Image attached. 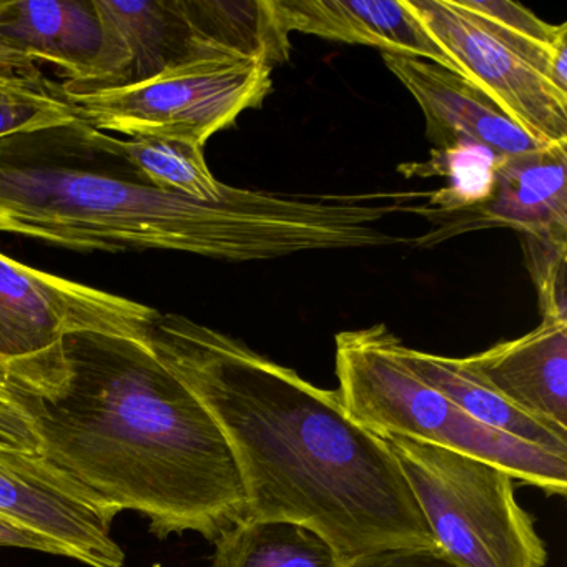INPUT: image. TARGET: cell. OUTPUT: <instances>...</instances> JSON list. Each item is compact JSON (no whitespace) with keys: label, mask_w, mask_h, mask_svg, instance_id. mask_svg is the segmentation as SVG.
Masks as SVG:
<instances>
[{"label":"cell","mask_w":567,"mask_h":567,"mask_svg":"<svg viewBox=\"0 0 567 567\" xmlns=\"http://www.w3.org/2000/svg\"><path fill=\"white\" fill-rule=\"evenodd\" d=\"M148 347L224 431L248 519L301 524L341 563L437 549L386 441L348 416L338 391L181 315L157 313Z\"/></svg>","instance_id":"cell-1"},{"label":"cell","mask_w":567,"mask_h":567,"mask_svg":"<svg viewBox=\"0 0 567 567\" xmlns=\"http://www.w3.org/2000/svg\"><path fill=\"white\" fill-rule=\"evenodd\" d=\"M377 194L291 195L228 185L202 202L152 184L121 141L75 118L0 138V231L78 251L171 250L227 261L388 247Z\"/></svg>","instance_id":"cell-2"},{"label":"cell","mask_w":567,"mask_h":567,"mask_svg":"<svg viewBox=\"0 0 567 567\" xmlns=\"http://www.w3.org/2000/svg\"><path fill=\"white\" fill-rule=\"evenodd\" d=\"M68 377L42 396L18 388L42 454L157 537L205 539L247 519L234 451L207 408L148 344L107 334L65 340Z\"/></svg>","instance_id":"cell-3"},{"label":"cell","mask_w":567,"mask_h":567,"mask_svg":"<svg viewBox=\"0 0 567 567\" xmlns=\"http://www.w3.org/2000/svg\"><path fill=\"white\" fill-rule=\"evenodd\" d=\"M338 394L348 416L377 436H404L486 461L547 496H566L567 457L507 436L424 383L386 324L334 338Z\"/></svg>","instance_id":"cell-4"},{"label":"cell","mask_w":567,"mask_h":567,"mask_svg":"<svg viewBox=\"0 0 567 567\" xmlns=\"http://www.w3.org/2000/svg\"><path fill=\"white\" fill-rule=\"evenodd\" d=\"M381 437V436H380ZM433 533L457 567H544L534 517L501 467L404 436H383Z\"/></svg>","instance_id":"cell-5"},{"label":"cell","mask_w":567,"mask_h":567,"mask_svg":"<svg viewBox=\"0 0 567 567\" xmlns=\"http://www.w3.org/2000/svg\"><path fill=\"white\" fill-rule=\"evenodd\" d=\"M158 311L0 254V368L42 396L68 377L65 340L94 333L148 344Z\"/></svg>","instance_id":"cell-6"},{"label":"cell","mask_w":567,"mask_h":567,"mask_svg":"<svg viewBox=\"0 0 567 567\" xmlns=\"http://www.w3.org/2000/svg\"><path fill=\"white\" fill-rule=\"evenodd\" d=\"M271 62L261 55L215 54L172 65L141 84L64 95L79 121L131 137H171L204 147L271 92Z\"/></svg>","instance_id":"cell-7"},{"label":"cell","mask_w":567,"mask_h":567,"mask_svg":"<svg viewBox=\"0 0 567 567\" xmlns=\"http://www.w3.org/2000/svg\"><path fill=\"white\" fill-rule=\"evenodd\" d=\"M464 79L540 144H567V94L456 0H406Z\"/></svg>","instance_id":"cell-8"},{"label":"cell","mask_w":567,"mask_h":567,"mask_svg":"<svg viewBox=\"0 0 567 567\" xmlns=\"http://www.w3.org/2000/svg\"><path fill=\"white\" fill-rule=\"evenodd\" d=\"M118 509L42 453L0 450V516L92 567H124L112 537Z\"/></svg>","instance_id":"cell-9"},{"label":"cell","mask_w":567,"mask_h":567,"mask_svg":"<svg viewBox=\"0 0 567 567\" xmlns=\"http://www.w3.org/2000/svg\"><path fill=\"white\" fill-rule=\"evenodd\" d=\"M94 6L101 19V51L85 75L59 85L64 95L128 87L192 59L235 54L210 44L195 31L184 0H94Z\"/></svg>","instance_id":"cell-10"},{"label":"cell","mask_w":567,"mask_h":567,"mask_svg":"<svg viewBox=\"0 0 567 567\" xmlns=\"http://www.w3.org/2000/svg\"><path fill=\"white\" fill-rule=\"evenodd\" d=\"M567 144L501 158L493 195L486 204L453 214L427 215L440 225L416 245L481 230L513 228L519 235H567Z\"/></svg>","instance_id":"cell-11"},{"label":"cell","mask_w":567,"mask_h":567,"mask_svg":"<svg viewBox=\"0 0 567 567\" xmlns=\"http://www.w3.org/2000/svg\"><path fill=\"white\" fill-rule=\"evenodd\" d=\"M383 62L423 111L434 151L476 144L506 158L546 147L461 75L423 59L383 54Z\"/></svg>","instance_id":"cell-12"},{"label":"cell","mask_w":567,"mask_h":567,"mask_svg":"<svg viewBox=\"0 0 567 567\" xmlns=\"http://www.w3.org/2000/svg\"><path fill=\"white\" fill-rule=\"evenodd\" d=\"M275 9L287 34L301 32L377 48L383 54L423 59L464 79L460 65L423 28L406 0H275Z\"/></svg>","instance_id":"cell-13"},{"label":"cell","mask_w":567,"mask_h":567,"mask_svg":"<svg viewBox=\"0 0 567 567\" xmlns=\"http://www.w3.org/2000/svg\"><path fill=\"white\" fill-rule=\"evenodd\" d=\"M460 360L527 416L567 431V324L540 321L524 337Z\"/></svg>","instance_id":"cell-14"},{"label":"cell","mask_w":567,"mask_h":567,"mask_svg":"<svg viewBox=\"0 0 567 567\" xmlns=\"http://www.w3.org/2000/svg\"><path fill=\"white\" fill-rule=\"evenodd\" d=\"M0 38L72 82L85 75L101 51V19L94 0L0 2Z\"/></svg>","instance_id":"cell-15"},{"label":"cell","mask_w":567,"mask_h":567,"mask_svg":"<svg viewBox=\"0 0 567 567\" xmlns=\"http://www.w3.org/2000/svg\"><path fill=\"white\" fill-rule=\"evenodd\" d=\"M401 357L417 378L440 391L484 426L543 447L557 456L567 457V431L539 423L507 403L486 384L477 381L461 364L460 358L424 353L408 348L406 344L401 347Z\"/></svg>","instance_id":"cell-16"},{"label":"cell","mask_w":567,"mask_h":567,"mask_svg":"<svg viewBox=\"0 0 567 567\" xmlns=\"http://www.w3.org/2000/svg\"><path fill=\"white\" fill-rule=\"evenodd\" d=\"M333 547L315 530L275 519H244L215 540L214 567H338Z\"/></svg>","instance_id":"cell-17"},{"label":"cell","mask_w":567,"mask_h":567,"mask_svg":"<svg viewBox=\"0 0 567 567\" xmlns=\"http://www.w3.org/2000/svg\"><path fill=\"white\" fill-rule=\"evenodd\" d=\"M567 94V24L550 25L511 0H456Z\"/></svg>","instance_id":"cell-18"},{"label":"cell","mask_w":567,"mask_h":567,"mask_svg":"<svg viewBox=\"0 0 567 567\" xmlns=\"http://www.w3.org/2000/svg\"><path fill=\"white\" fill-rule=\"evenodd\" d=\"M131 164L157 187L187 195L202 202H217L228 185L212 174L204 147L194 142L171 137H134L121 141Z\"/></svg>","instance_id":"cell-19"},{"label":"cell","mask_w":567,"mask_h":567,"mask_svg":"<svg viewBox=\"0 0 567 567\" xmlns=\"http://www.w3.org/2000/svg\"><path fill=\"white\" fill-rule=\"evenodd\" d=\"M501 158L476 144H460L444 151L431 152L424 164L406 165L408 177H446L447 184L431 192L426 204L421 205L420 215L453 214L466 208L480 207L489 200L496 182V168Z\"/></svg>","instance_id":"cell-20"},{"label":"cell","mask_w":567,"mask_h":567,"mask_svg":"<svg viewBox=\"0 0 567 567\" xmlns=\"http://www.w3.org/2000/svg\"><path fill=\"white\" fill-rule=\"evenodd\" d=\"M78 118L61 89L0 78V138L58 127Z\"/></svg>","instance_id":"cell-21"},{"label":"cell","mask_w":567,"mask_h":567,"mask_svg":"<svg viewBox=\"0 0 567 567\" xmlns=\"http://www.w3.org/2000/svg\"><path fill=\"white\" fill-rule=\"evenodd\" d=\"M543 321L567 324V235H520Z\"/></svg>","instance_id":"cell-22"},{"label":"cell","mask_w":567,"mask_h":567,"mask_svg":"<svg viewBox=\"0 0 567 567\" xmlns=\"http://www.w3.org/2000/svg\"><path fill=\"white\" fill-rule=\"evenodd\" d=\"M0 450L42 453L41 440L28 411L19 400L18 388L0 368Z\"/></svg>","instance_id":"cell-23"},{"label":"cell","mask_w":567,"mask_h":567,"mask_svg":"<svg viewBox=\"0 0 567 567\" xmlns=\"http://www.w3.org/2000/svg\"><path fill=\"white\" fill-rule=\"evenodd\" d=\"M338 567H457L440 549H391L344 560Z\"/></svg>","instance_id":"cell-24"},{"label":"cell","mask_w":567,"mask_h":567,"mask_svg":"<svg viewBox=\"0 0 567 567\" xmlns=\"http://www.w3.org/2000/svg\"><path fill=\"white\" fill-rule=\"evenodd\" d=\"M0 78L31 82L35 85H51L52 82L39 71L35 62L0 38Z\"/></svg>","instance_id":"cell-25"},{"label":"cell","mask_w":567,"mask_h":567,"mask_svg":"<svg viewBox=\"0 0 567 567\" xmlns=\"http://www.w3.org/2000/svg\"><path fill=\"white\" fill-rule=\"evenodd\" d=\"M0 546L24 547V549L62 556V550L51 540L4 516H0Z\"/></svg>","instance_id":"cell-26"}]
</instances>
